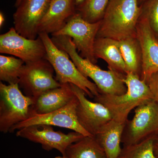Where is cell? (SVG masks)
Wrapping results in <instances>:
<instances>
[{
  "mask_svg": "<svg viewBox=\"0 0 158 158\" xmlns=\"http://www.w3.org/2000/svg\"><path fill=\"white\" fill-rule=\"evenodd\" d=\"M141 11L139 0H110L97 38L119 41L136 37V27Z\"/></svg>",
  "mask_w": 158,
  "mask_h": 158,
  "instance_id": "cell-1",
  "label": "cell"
},
{
  "mask_svg": "<svg viewBox=\"0 0 158 158\" xmlns=\"http://www.w3.org/2000/svg\"><path fill=\"white\" fill-rule=\"evenodd\" d=\"M51 39L58 48L68 54L83 75L94 82L100 94L120 95L126 92L127 88L123 81L125 76L110 69L103 70L90 60L81 56L72 40L68 36H53Z\"/></svg>",
  "mask_w": 158,
  "mask_h": 158,
  "instance_id": "cell-2",
  "label": "cell"
},
{
  "mask_svg": "<svg viewBox=\"0 0 158 158\" xmlns=\"http://www.w3.org/2000/svg\"><path fill=\"white\" fill-rule=\"evenodd\" d=\"M123 82L127 90L122 95L99 94L94 97V101L101 103L110 111L113 119L125 123L130 112L138 106L154 100L148 85L140 77L127 73Z\"/></svg>",
  "mask_w": 158,
  "mask_h": 158,
  "instance_id": "cell-3",
  "label": "cell"
},
{
  "mask_svg": "<svg viewBox=\"0 0 158 158\" xmlns=\"http://www.w3.org/2000/svg\"><path fill=\"white\" fill-rule=\"evenodd\" d=\"M41 40L46 51L45 59L50 62L56 74V79L61 85L72 84L85 91L90 98L100 94L95 84L90 81L79 71L65 51L58 48L50 38L48 34L40 33Z\"/></svg>",
  "mask_w": 158,
  "mask_h": 158,
  "instance_id": "cell-4",
  "label": "cell"
},
{
  "mask_svg": "<svg viewBox=\"0 0 158 158\" xmlns=\"http://www.w3.org/2000/svg\"><path fill=\"white\" fill-rule=\"evenodd\" d=\"M19 84L0 82V131L9 132L15 125L25 121L31 114L33 99L23 94Z\"/></svg>",
  "mask_w": 158,
  "mask_h": 158,
  "instance_id": "cell-5",
  "label": "cell"
},
{
  "mask_svg": "<svg viewBox=\"0 0 158 158\" xmlns=\"http://www.w3.org/2000/svg\"><path fill=\"white\" fill-rule=\"evenodd\" d=\"M158 127V104L154 100L135 108L132 119L125 123L121 137L123 146L138 144L156 135Z\"/></svg>",
  "mask_w": 158,
  "mask_h": 158,
  "instance_id": "cell-6",
  "label": "cell"
},
{
  "mask_svg": "<svg viewBox=\"0 0 158 158\" xmlns=\"http://www.w3.org/2000/svg\"><path fill=\"white\" fill-rule=\"evenodd\" d=\"M54 69L45 58L25 63L20 75L19 85L26 96L33 101L47 90L60 87L54 78Z\"/></svg>",
  "mask_w": 158,
  "mask_h": 158,
  "instance_id": "cell-7",
  "label": "cell"
},
{
  "mask_svg": "<svg viewBox=\"0 0 158 158\" xmlns=\"http://www.w3.org/2000/svg\"><path fill=\"white\" fill-rule=\"evenodd\" d=\"M101 21L90 23L84 19L79 13L69 19L65 25L52 36H66L71 37L81 56L96 64L98 59L94 53V44L100 27Z\"/></svg>",
  "mask_w": 158,
  "mask_h": 158,
  "instance_id": "cell-8",
  "label": "cell"
},
{
  "mask_svg": "<svg viewBox=\"0 0 158 158\" xmlns=\"http://www.w3.org/2000/svg\"><path fill=\"white\" fill-rule=\"evenodd\" d=\"M16 135L39 143L43 149L48 151L56 149L62 156L70 144L81 140L85 136L75 131L67 134L55 131L52 126L45 124L34 125L22 128L18 130Z\"/></svg>",
  "mask_w": 158,
  "mask_h": 158,
  "instance_id": "cell-9",
  "label": "cell"
},
{
  "mask_svg": "<svg viewBox=\"0 0 158 158\" xmlns=\"http://www.w3.org/2000/svg\"><path fill=\"white\" fill-rule=\"evenodd\" d=\"M78 103V99L76 96L68 105L56 111L43 114L32 113L27 119L11 128L9 132L30 126L45 124L69 129L85 136H91L78 120L77 108Z\"/></svg>",
  "mask_w": 158,
  "mask_h": 158,
  "instance_id": "cell-10",
  "label": "cell"
},
{
  "mask_svg": "<svg viewBox=\"0 0 158 158\" xmlns=\"http://www.w3.org/2000/svg\"><path fill=\"white\" fill-rule=\"evenodd\" d=\"M0 53L17 57L25 63L46 56L45 46L39 36L35 39H28L20 35L14 27L0 36Z\"/></svg>",
  "mask_w": 158,
  "mask_h": 158,
  "instance_id": "cell-11",
  "label": "cell"
},
{
  "mask_svg": "<svg viewBox=\"0 0 158 158\" xmlns=\"http://www.w3.org/2000/svg\"><path fill=\"white\" fill-rule=\"evenodd\" d=\"M70 85L79 101L77 115L79 123L90 135L94 136L102 127L113 119L112 115L103 105L88 100L85 91L73 84Z\"/></svg>",
  "mask_w": 158,
  "mask_h": 158,
  "instance_id": "cell-12",
  "label": "cell"
},
{
  "mask_svg": "<svg viewBox=\"0 0 158 158\" xmlns=\"http://www.w3.org/2000/svg\"><path fill=\"white\" fill-rule=\"evenodd\" d=\"M51 0H23L13 15L14 28L23 37L35 39L37 27L49 6Z\"/></svg>",
  "mask_w": 158,
  "mask_h": 158,
  "instance_id": "cell-13",
  "label": "cell"
},
{
  "mask_svg": "<svg viewBox=\"0 0 158 158\" xmlns=\"http://www.w3.org/2000/svg\"><path fill=\"white\" fill-rule=\"evenodd\" d=\"M136 37L142 54L140 78L147 84L152 76L158 72V38L147 19L142 15L137 24Z\"/></svg>",
  "mask_w": 158,
  "mask_h": 158,
  "instance_id": "cell-14",
  "label": "cell"
},
{
  "mask_svg": "<svg viewBox=\"0 0 158 158\" xmlns=\"http://www.w3.org/2000/svg\"><path fill=\"white\" fill-rule=\"evenodd\" d=\"M74 0H51L48 9L37 27L38 34L56 33L74 14Z\"/></svg>",
  "mask_w": 158,
  "mask_h": 158,
  "instance_id": "cell-15",
  "label": "cell"
},
{
  "mask_svg": "<svg viewBox=\"0 0 158 158\" xmlns=\"http://www.w3.org/2000/svg\"><path fill=\"white\" fill-rule=\"evenodd\" d=\"M75 96L70 84H62L41 94L32 105L31 114H45L56 111L68 105Z\"/></svg>",
  "mask_w": 158,
  "mask_h": 158,
  "instance_id": "cell-16",
  "label": "cell"
},
{
  "mask_svg": "<svg viewBox=\"0 0 158 158\" xmlns=\"http://www.w3.org/2000/svg\"><path fill=\"white\" fill-rule=\"evenodd\" d=\"M94 53L97 59H101L106 61L109 69L126 76V67L117 40L106 37L96 38Z\"/></svg>",
  "mask_w": 158,
  "mask_h": 158,
  "instance_id": "cell-17",
  "label": "cell"
},
{
  "mask_svg": "<svg viewBox=\"0 0 158 158\" xmlns=\"http://www.w3.org/2000/svg\"><path fill=\"white\" fill-rule=\"evenodd\" d=\"M125 123L112 119L102 127L94 136L104 149L107 158L119 157Z\"/></svg>",
  "mask_w": 158,
  "mask_h": 158,
  "instance_id": "cell-18",
  "label": "cell"
},
{
  "mask_svg": "<svg viewBox=\"0 0 158 158\" xmlns=\"http://www.w3.org/2000/svg\"><path fill=\"white\" fill-rule=\"evenodd\" d=\"M62 156L66 158H107L104 149L92 135L85 136L70 144Z\"/></svg>",
  "mask_w": 158,
  "mask_h": 158,
  "instance_id": "cell-19",
  "label": "cell"
},
{
  "mask_svg": "<svg viewBox=\"0 0 158 158\" xmlns=\"http://www.w3.org/2000/svg\"><path fill=\"white\" fill-rule=\"evenodd\" d=\"M117 44L124 60L127 73H131L141 77L142 54L137 37L117 41Z\"/></svg>",
  "mask_w": 158,
  "mask_h": 158,
  "instance_id": "cell-20",
  "label": "cell"
},
{
  "mask_svg": "<svg viewBox=\"0 0 158 158\" xmlns=\"http://www.w3.org/2000/svg\"><path fill=\"white\" fill-rule=\"evenodd\" d=\"M25 62L12 56H0V80L9 84H19Z\"/></svg>",
  "mask_w": 158,
  "mask_h": 158,
  "instance_id": "cell-21",
  "label": "cell"
},
{
  "mask_svg": "<svg viewBox=\"0 0 158 158\" xmlns=\"http://www.w3.org/2000/svg\"><path fill=\"white\" fill-rule=\"evenodd\" d=\"M110 0H85L79 9L82 17L88 22L96 23L102 19Z\"/></svg>",
  "mask_w": 158,
  "mask_h": 158,
  "instance_id": "cell-22",
  "label": "cell"
},
{
  "mask_svg": "<svg viewBox=\"0 0 158 158\" xmlns=\"http://www.w3.org/2000/svg\"><path fill=\"white\" fill-rule=\"evenodd\" d=\"M156 137H150L138 144L123 146L118 158H156L153 149Z\"/></svg>",
  "mask_w": 158,
  "mask_h": 158,
  "instance_id": "cell-23",
  "label": "cell"
},
{
  "mask_svg": "<svg viewBox=\"0 0 158 158\" xmlns=\"http://www.w3.org/2000/svg\"><path fill=\"white\" fill-rule=\"evenodd\" d=\"M141 6V15L147 19L158 38V0H147Z\"/></svg>",
  "mask_w": 158,
  "mask_h": 158,
  "instance_id": "cell-24",
  "label": "cell"
},
{
  "mask_svg": "<svg viewBox=\"0 0 158 158\" xmlns=\"http://www.w3.org/2000/svg\"><path fill=\"white\" fill-rule=\"evenodd\" d=\"M147 85L152 94L154 100L158 104V72L152 76Z\"/></svg>",
  "mask_w": 158,
  "mask_h": 158,
  "instance_id": "cell-25",
  "label": "cell"
},
{
  "mask_svg": "<svg viewBox=\"0 0 158 158\" xmlns=\"http://www.w3.org/2000/svg\"><path fill=\"white\" fill-rule=\"evenodd\" d=\"M154 152L156 158H158V136L156 137L153 143Z\"/></svg>",
  "mask_w": 158,
  "mask_h": 158,
  "instance_id": "cell-26",
  "label": "cell"
},
{
  "mask_svg": "<svg viewBox=\"0 0 158 158\" xmlns=\"http://www.w3.org/2000/svg\"><path fill=\"white\" fill-rule=\"evenodd\" d=\"M4 22H5V18H4L3 13L1 12V13H0V27H2V26H3Z\"/></svg>",
  "mask_w": 158,
  "mask_h": 158,
  "instance_id": "cell-27",
  "label": "cell"
},
{
  "mask_svg": "<svg viewBox=\"0 0 158 158\" xmlns=\"http://www.w3.org/2000/svg\"><path fill=\"white\" fill-rule=\"evenodd\" d=\"M85 1V0H74V2L77 5H80Z\"/></svg>",
  "mask_w": 158,
  "mask_h": 158,
  "instance_id": "cell-28",
  "label": "cell"
},
{
  "mask_svg": "<svg viewBox=\"0 0 158 158\" xmlns=\"http://www.w3.org/2000/svg\"><path fill=\"white\" fill-rule=\"evenodd\" d=\"M23 0H16V2H15V6L16 8H17L21 2H22Z\"/></svg>",
  "mask_w": 158,
  "mask_h": 158,
  "instance_id": "cell-29",
  "label": "cell"
},
{
  "mask_svg": "<svg viewBox=\"0 0 158 158\" xmlns=\"http://www.w3.org/2000/svg\"><path fill=\"white\" fill-rule=\"evenodd\" d=\"M55 158H66L65 157L63 156H56L55 157Z\"/></svg>",
  "mask_w": 158,
  "mask_h": 158,
  "instance_id": "cell-30",
  "label": "cell"
},
{
  "mask_svg": "<svg viewBox=\"0 0 158 158\" xmlns=\"http://www.w3.org/2000/svg\"><path fill=\"white\" fill-rule=\"evenodd\" d=\"M146 1H147V0H139V2H146Z\"/></svg>",
  "mask_w": 158,
  "mask_h": 158,
  "instance_id": "cell-31",
  "label": "cell"
},
{
  "mask_svg": "<svg viewBox=\"0 0 158 158\" xmlns=\"http://www.w3.org/2000/svg\"><path fill=\"white\" fill-rule=\"evenodd\" d=\"M156 135L158 136V127L157 129V130L156 132Z\"/></svg>",
  "mask_w": 158,
  "mask_h": 158,
  "instance_id": "cell-32",
  "label": "cell"
}]
</instances>
